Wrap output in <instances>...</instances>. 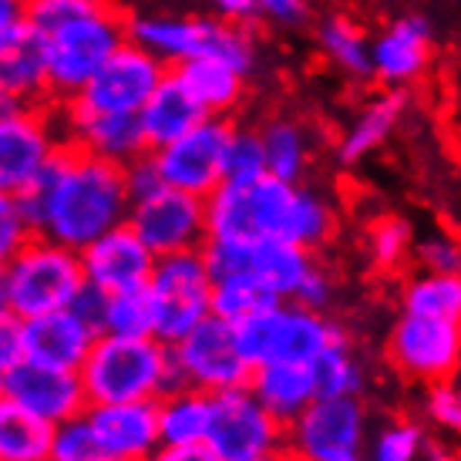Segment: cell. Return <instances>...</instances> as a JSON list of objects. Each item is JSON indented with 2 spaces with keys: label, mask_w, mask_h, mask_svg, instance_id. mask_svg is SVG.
Returning <instances> with one entry per match:
<instances>
[{
  "label": "cell",
  "mask_w": 461,
  "mask_h": 461,
  "mask_svg": "<svg viewBox=\"0 0 461 461\" xmlns=\"http://www.w3.org/2000/svg\"><path fill=\"white\" fill-rule=\"evenodd\" d=\"M125 168L98 155L61 145L34 185L21 195L34 236L81 249L129 216Z\"/></svg>",
  "instance_id": "cell-1"
},
{
  "label": "cell",
  "mask_w": 461,
  "mask_h": 461,
  "mask_svg": "<svg viewBox=\"0 0 461 461\" xmlns=\"http://www.w3.org/2000/svg\"><path fill=\"white\" fill-rule=\"evenodd\" d=\"M337 232V209L303 182L257 176L249 182H219L205 195V240H286L317 253Z\"/></svg>",
  "instance_id": "cell-2"
},
{
  "label": "cell",
  "mask_w": 461,
  "mask_h": 461,
  "mask_svg": "<svg viewBox=\"0 0 461 461\" xmlns=\"http://www.w3.org/2000/svg\"><path fill=\"white\" fill-rule=\"evenodd\" d=\"M41 41L48 95L75 98L88 77L125 44V17L112 0H27V21Z\"/></svg>",
  "instance_id": "cell-3"
},
{
  "label": "cell",
  "mask_w": 461,
  "mask_h": 461,
  "mask_svg": "<svg viewBox=\"0 0 461 461\" xmlns=\"http://www.w3.org/2000/svg\"><path fill=\"white\" fill-rule=\"evenodd\" d=\"M88 404H122V401H155L179 384L168 344L158 337H118L98 333L77 367Z\"/></svg>",
  "instance_id": "cell-4"
},
{
  "label": "cell",
  "mask_w": 461,
  "mask_h": 461,
  "mask_svg": "<svg viewBox=\"0 0 461 461\" xmlns=\"http://www.w3.org/2000/svg\"><path fill=\"white\" fill-rule=\"evenodd\" d=\"M125 38L152 54L158 65L179 68L203 54L226 58L246 75H253L259 65V41L249 24H226L212 14H135L125 21Z\"/></svg>",
  "instance_id": "cell-5"
},
{
  "label": "cell",
  "mask_w": 461,
  "mask_h": 461,
  "mask_svg": "<svg viewBox=\"0 0 461 461\" xmlns=\"http://www.w3.org/2000/svg\"><path fill=\"white\" fill-rule=\"evenodd\" d=\"M232 333H236L240 354L246 357L249 367L267 364V360L310 364L327 347L350 340L347 330L333 317H327L321 310L300 307L294 300H280V303L259 310L246 321L232 323Z\"/></svg>",
  "instance_id": "cell-6"
},
{
  "label": "cell",
  "mask_w": 461,
  "mask_h": 461,
  "mask_svg": "<svg viewBox=\"0 0 461 461\" xmlns=\"http://www.w3.org/2000/svg\"><path fill=\"white\" fill-rule=\"evenodd\" d=\"M4 283H7V307L17 321L38 317L48 310L71 307L77 290L85 286L77 249L31 236L7 263H4Z\"/></svg>",
  "instance_id": "cell-7"
},
{
  "label": "cell",
  "mask_w": 461,
  "mask_h": 461,
  "mask_svg": "<svg viewBox=\"0 0 461 461\" xmlns=\"http://www.w3.org/2000/svg\"><path fill=\"white\" fill-rule=\"evenodd\" d=\"M141 290L152 310V337H158L162 344L179 340L189 327L209 317L212 273L205 267L203 249L155 257L152 273Z\"/></svg>",
  "instance_id": "cell-8"
},
{
  "label": "cell",
  "mask_w": 461,
  "mask_h": 461,
  "mask_svg": "<svg viewBox=\"0 0 461 461\" xmlns=\"http://www.w3.org/2000/svg\"><path fill=\"white\" fill-rule=\"evenodd\" d=\"M371 431V411L364 397L317 394L307 408L286 421L283 451L296 461H337L364 451Z\"/></svg>",
  "instance_id": "cell-9"
},
{
  "label": "cell",
  "mask_w": 461,
  "mask_h": 461,
  "mask_svg": "<svg viewBox=\"0 0 461 461\" xmlns=\"http://www.w3.org/2000/svg\"><path fill=\"white\" fill-rule=\"evenodd\" d=\"M283 441L286 424L276 421L246 384L212 394L205 445L219 461H267L280 455Z\"/></svg>",
  "instance_id": "cell-10"
},
{
  "label": "cell",
  "mask_w": 461,
  "mask_h": 461,
  "mask_svg": "<svg viewBox=\"0 0 461 461\" xmlns=\"http://www.w3.org/2000/svg\"><path fill=\"white\" fill-rule=\"evenodd\" d=\"M387 360L414 384L451 381L461 364V321L401 310L387 333Z\"/></svg>",
  "instance_id": "cell-11"
},
{
  "label": "cell",
  "mask_w": 461,
  "mask_h": 461,
  "mask_svg": "<svg viewBox=\"0 0 461 461\" xmlns=\"http://www.w3.org/2000/svg\"><path fill=\"white\" fill-rule=\"evenodd\" d=\"M172 354V367L179 384L199 387L205 394H219L230 387H243L249 377V364L240 354L232 323L219 321V317H203V321L189 327L179 340L168 344Z\"/></svg>",
  "instance_id": "cell-12"
},
{
  "label": "cell",
  "mask_w": 461,
  "mask_h": 461,
  "mask_svg": "<svg viewBox=\"0 0 461 461\" xmlns=\"http://www.w3.org/2000/svg\"><path fill=\"white\" fill-rule=\"evenodd\" d=\"M230 131V118L203 115L193 129L182 131L179 139L152 149L149 155H152V166L158 172L162 185H172V189H182V193L205 199L222 182Z\"/></svg>",
  "instance_id": "cell-13"
},
{
  "label": "cell",
  "mask_w": 461,
  "mask_h": 461,
  "mask_svg": "<svg viewBox=\"0 0 461 461\" xmlns=\"http://www.w3.org/2000/svg\"><path fill=\"white\" fill-rule=\"evenodd\" d=\"M58 118L38 104H0V193L21 199L58 155Z\"/></svg>",
  "instance_id": "cell-14"
},
{
  "label": "cell",
  "mask_w": 461,
  "mask_h": 461,
  "mask_svg": "<svg viewBox=\"0 0 461 461\" xmlns=\"http://www.w3.org/2000/svg\"><path fill=\"white\" fill-rule=\"evenodd\" d=\"M125 222L141 243L152 249V257L203 249L205 199L172 189V185H155L152 193L131 199Z\"/></svg>",
  "instance_id": "cell-15"
},
{
  "label": "cell",
  "mask_w": 461,
  "mask_h": 461,
  "mask_svg": "<svg viewBox=\"0 0 461 461\" xmlns=\"http://www.w3.org/2000/svg\"><path fill=\"white\" fill-rule=\"evenodd\" d=\"M166 65H158L152 54L141 51L139 44H118L108 54L88 85L77 91L75 102L95 112H115V115H139V108L149 102V95L158 88V81L166 77Z\"/></svg>",
  "instance_id": "cell-16"
},
{
  "label": "cell",
  "mask_w": 461,
  "mask_h": 461,
  "mask_svg": "<svg viewBox=\"0 0 461 461\" xmlns=\"http://www.w3.org/2000/svg\"><path fill=\"white\" fill-rule=\"evenodd\" d=\"M435 65V27L424 14H401L371 38V77L381 88L411 91Z\"/></svg>",
  "instance_id": "cell-17"
},
{
  "label": "cell",
  "mask_w": 461,
  "mask_h": 461,
  "mask_svg": "<svg viewBox=\"0 0 461 461\" xmlns=\"http://www.w3.org/2000/svg\"><path fill=\"white\" fill-rule=\"evenodd\" d=\"M77 259H81L85 283L108 296L141 290L155 263L152 249L131 232L129 222H118L88 246H81Z\"/></svg>",
  "instance_id": "cell-18"
},
{
  "label": "cell",
  "mask_w": 461,
  "mask_h": 461,
  "mask_svg": "<svg viewBox=\"0 0 461 461\" xmlns=\"http://www.w3.org/2000/svg\"><path fill=\"white\" fill-rule=\"evenodd\" d=\"M85 421H88L102 461H149V455L162 445L155 401L88 404Z\"/></svg>",
  "instance_id": "cell-19"
},
{
  "label": "cell",
  "mask_w": 461,
  "mask_h": 461,
  "mask_svg": "<svg viewBox=\"0 0 461 461\" xmlns=\"http://www.w3.org/2000/svg\"><path fill=\"white\" fill-rule=\"evenodd\" d=\"M4 394L48 424L71 421L88 408L77 371H58L31 360H17L4 371Z\"/></svg>",
  "instance_id": "cell-20"
},
{
  "label": "cell",
  "mask_w": 461,
  "mask_h": 461,
  "mask_svg": "<svg viewBox=\"0 0 461 461\" xmlns=\"http://www.w3.org/2000/svg\"><path fill=\"white\" fill-rule=\"evenodd\" d=\"M95 337L98 330L71 307L48 310L21 321V360L58 367V371H77Z\"/></svg>",
  "instance_id": "cell-21"
},
{
  "label": "cell",
  "mask_w": 461,
  "mask_h": 461,
  "mask_svg": "<svg viewBox=\"0 0 461 461\" xmlns=\"http://www.w3.org/2000/svg\"><path fill=\"white\" fill-rule=\"evenodd\" d=\"M61 129L75 149L108 158L115 166H129L131 158L145 155V139L139 129V115H115V112H95L68 98L61 112Z\"/></svg>",
  "instance_id": "cell-22"
},
{
  "label": "cell",
  "mask_w": 461,
  "mask_h": 461,
  "mask_svg": "<svg viewBox=\"0 0 461 461\" xmlns=\"http://www.w3.org/2000/svg\"><path fill=\"white\" fill-rule=\"evenodd\" d=\"M408 91L381 88L377 95H371L344 125V131H340V139H337V162L354 168L360 162H367L371 155L381 152L387 141L401 131L404 118H408Z\"/></svg>",
  "instance_id": "cell-23"
},
{
  "label": "cell",
  "mask_w": 461,
  "mask_h": 461,
  "mask_svg": "<svg viewBox=\"0 0 461 461\" xmlns=\"http://www.w3.org/2000/svg\"><path fill=\"white\" fill-rule=\"evenodd\" d=\"M246 387L283 424L294 421L296 414L317 397L313 367L310 364H296V360H267V364L249 367Z\"/></svg>",
  "instance_id": "cell-24"
},
{
  "label": "cell",
  "mask_w": 461,
  "mask_h": 461,
  "mask_svg": "<svg viewBox=\"0 0 461 461\" xmlns=\"http://www.w3.org/2000/svg\"><path fill=\"white\" fill-rule=\"evenodd\" d=\"M48 95V71L38 34L21 24L0 41V104H38Z\"/></svg>",
  "instance_id": "cell-25"
},
{
  "label": "cell",
  "mask_w": 461,
  "mask_h": 461,
  "mask_svg": "<svg viewBox=\"0 0 461 461\" xmlns=\"http://www.w3.org/2000/svg\"><path fill=\"white\" fill-rule=\"evenodd\" d=\"M176 77L182 81V88L193 95V102L203 108L205 115H219L230 118L246 95V75L243 68H236L226 58H216V54H203V58H193L185 65L176 68Z\"/></svg>",
  "instance_id": "cell-26"
},
{
  "label": "cell",
  "mask_w": 461,
  "mask_h": 461,
  "mask_svg": "<svg viewBox=\"0 0 461 461\" xmlns=\"http://www.w3.org/2000/svg\"><path fill=\"white\" fill-rule=\"evenodd\" d=\"M205 112L193 102V95L182 88L176 75H166L158 81V88L149 95V102L139 108V129L145 139V149L152 152L166 141L179 139L182 131H189Z\"/></svg>",
  "instance_id": "cell-27"
},
{
  "label": "cell",
  "mask_w": 461,
  "mask_h": 461,
  "mask_svg": "<svg viewBox=\"0 0 461 461\" xmlns=\"http://www.w3.org/2000/svg\"><path fill=\"white\" fill-rule=\"evenodd\" d=\"M259 145L267 172L286 182H303L313 166V131L294 115H273L259 125Z\"/></svg>",
  "instance_id": "cell-28"
},
{
  "label": "cell",
  "mask_w": 461,
  "mask_h": 461,
  "mask_svg": "<svg viewBox=\"0 0 461 461\" xmlns=\"http://www.w3.org/2000/svg\"><path fill=\"white\" fill-rule=\"evenodd\" d=\"M317 51L337 75L350 77V81L371 77V34L350 14H323L317 21Z\"/></svg>",
  "instance_id": "cell-29"
},
{
  "label": "cell",
  "mask_w": 461,
  "mask_h": 461,
  "mask_svg": "<svg viewBox=\"0 0 461 461\" xmlns=\"http://www.w3.org/2000/svg\"><path fill=\"white\" fill-rule=\"evenodd\" d=\"M212 414V394L199 387L176 384L162 397H155V418H158V438L162 445H199L209 431Z\"/></svg>",
  "instance_id": "cell-30"
},
{
  "label": "cell",
  "mask_w": 461,
  "mask_h": 461,
  "mask_svg": "<svg viewBox=\"0 0 461 461\" xmlns=\"http://www.w3.org/2000/svg\"><path fill=\"white\" fill-rule=\"evenodd\" d=\"M313 253L286 240H257L249 246V269L257 273L259 280L267 283L269 290L276 294V300H294V294L300 290V283L313 269Z\"/></svg>",
  "instance_id": "cell-31"
},
{
  "label": "cell",
  "mask_w": 461,
  "mask_h": 461,
  "mask_svg": "<svg viewBox=\"0 0 461 461\" xmlns=\"http://www.w3.org/2000/svg\"><path fill=\"white\" fill-rule=\"evenodd\" d=\"M54 424L0 394V461H51Z\"/></svg>",
  "instance_id": "cell-32"
},
{
  "label": "cell",
  "mask_w": 461,
  "mask_h": 461,
  "mask_svg": "<svg viewBox=\"0 0 461 461\" xmlns=\"http://www.w3.org/2000/svg\"><path fill=\"white\" fill-rule=\"evenodd\" d=\"M280 303L276 294L267 283L259 280L253 269H236V273H222L212 276V294H209V313L226 323H240L253 317L259 310Z\"/></svg>",
  "instance_id": "cell-33"
},
{
  "label": "cell",
  "mask_w": 461,
  "mask_h": 461,
  "mask_svg": "<svg viewBox=\"0 0 461 461\" xmlns=\"http://www.w3.org/2000/svg\"><path fill=\"white\" fill-rule=\"evenodd\" d=\"M401 307L404 313L461 321V276L458 273H435V269L411 273L401 286Z\"/></svg>",
  "instance_id": "cell-34"
},
{
  "label": "cell",
  "mask_w": 461,
  "mask_h": 461,
  "mask_svg": "<svg viewBox=\"0 0 461 461\" xmlns=\"http://www.w3.org/2000/svg\"><path fill=\"white\" fill-rule=\"evenodd\" d=\"M310 367H313L317 394L323 397H364V391H367V371L354 354L350 340L327 347L323 354L310 360Z\"/></svg>",
  "instance_id": "cell-35"
},
{
  "label": "cell",
  "mask_w": 461,
  "mask_h": 461,
  "mask_svg": "<svg viewBox=\"0 0 461 461\" xmlns=\"http://www.w3.org/2000/svg\"><path fill=\"white\" fill-rule=\"evenodd\" d=\"M414 226L404 216H377L364 232V249L374 269L397 273L411 259L414 249Z\"/></svg>",
  "instance_id": "cell-36"
},
{
  "label": "cell",
  "mask_w": 461,
  "mask_h": 461,
  "mask_svg": "<svg viewBox=\"0 0 461 461\" xmlns=\"http://www.w3.org/2000/svg\"><path fill=\"white\" fill-rule=\"evenodd\" d=\"M428 428L414 418H391L384 428H377L367 441L360 458L364 461H421L428 448Z\"/></svg>",
  "instance_id": "cell-37"
},
{
  "label": "cell",
  "mask_w": 461,
  "mask_h": 461,
  "mask_svg": "<svg viewBox=\"0 0 461 461\" xmlns=\"http://www.w3.org/2000/svg\"><path fill=\"white\" fill-rule=\"evenodd\" d=\"M102 333H118V337H149L152 333V310L145 300V290H129V294H112L104 300Z\"/></svg>",
  "instance_id": "cell-38"
},
{
  "label": "cell",
  "mask_w": 461,
  "mask_h": 461,
  "mask_svg": "<svg viewBox=\"0 0 461 461\" xmlns=\"http://www.w3.org/2000/svg\"><path fill=\"white\" fill-rule=\"evenodd\" d=\"M267 172L263 162V145H259L257 129L232 125L230 141H226V166H222V182H249Z\"/></svg>",
  "instance_id": "cell-39"
},
{
  "label": "cell",
  "mask_w": 461,
  "mask_h": 461,
  "mask_svg": "<svg viewBox=\"0 0 461 461\" xmlns=\"http://www.w3.org/2000/svg\"><path fill=\"white\" fill-rule=\"evenodd\" d=\"M51 461H102L88 421H85V411L77 418H71V421L54 424Z\"/></svg>",
  "instance_id": "cell-40"
},
{
  "label": "cell",
  "mask_w": 461,
  "mask_h": 461,
  "mask_svg": "<svg viewBox=\"0 0 461 461\" xmlns=\"http://www.w3.org/2000/svg\"><path fill=\"white\" fill-rule=\"evenodd\" d=\"M411 259H418V269H435V273H458L461 249L458 240L448 230H431L424 236H414Z\"/></svg>",
  "instance_id": "cell-41"
},
{
  "label": "cell",
  "mask_w": 461,
  "mask_h": 461,
  "mask_svg": "<svg viewBox=\"0 0 461 461\" xmlns=\"http://www.w3.org/2000/svg\"><path fill=\"white\" fill-rule=\"evenodd\" d=\"M424 418L428 424H435L438 431H458L461 428V394L451 381H435V384H424Z\"/></svg>",
  "instance_id": "cell-42"
},
{
  "label": "cell",
  "mask_w": 461,
  "mask_h": 461,
  "mask_svg": "<svg viewBox=\"0 0 461 461\" xmlns=\"http://www.w3.org/2000/svg\"><path fill=\"white\" fill-rule=\"evenodd\" d=\"M31 236H34V232H31V222H27V216H24L21 199L0 193V269H4V263H7Z\"/></svg>",
  "instance_id": "cell-43"
},
{
  "label": "cell",
  "mask_w": 461,
  "mask_h": 461,
  "mask_svg": "<svg viewBox=\"0 0 461 461\" xmlns=\"http://www.w3.org/2000/svg\"><path fill=\"white\" fill-rule=\"evenodd\" d=\"M333 296H337L333 276L321 267V263H313V269L303 276L300 290L294 294V303H300V307H307V310H321V313H327V310H330V303H333Z\"/></svg>",
  "instance_id": "cell-44"
},
{
  "label": "cell",
  "mask_w": 461,
  "mask_h": 461,
  "mask_svg": "<svg viewBox=\"0 0 461 461\" xmlns=\"http://www.w3.org/2000/svg\"><path fill=\"white\" fill-rule=\"evenodd\" d=\"M257 17L280 27H300L310 17V0H257Z\"/></svg>",
  "instance_id": "cell-45"
},
{
  "label": "cell",
  "mask_w": 461,
  "mask_h": 461,
  "mask_svg": "<svg viewBox=\"0 0 461 461\" xmlns=\"http://www.w3.org/2000/svg\"><path fill=\"white\" fill-rule=\"evenodd\" d=\"M122 168H125V185H129L131 199H135V195L152 193L155 185H162V179H158V172H155L152 155L149 152L139 155V158H131L129 166H122Z\"/></svg>",
  "instance_id": "cell-46"
},
{
  "label": "cell",
  "mask_w": 461,
  "mask_h": 461,
  "mask_svg": "<svg viewBox=\"0 0 461 461\" xmlns=\"http://www.w3.org/2000/svg\"><path fill=\"white\" fill-rule=\"evenodd\" d=\"M205 7L226 24H253L257 21V0H205Z\"/></svg>",
  "instance_id": "cell-47"
},
{
  "label": "cell",
  "mask_w": 461,
  "mask_h": 461,
  "mask_svg": "<svg viewBox=\"0 0 461 461\" xmlns=\"http://www.w3.org/2000/svg\"><path fill=\"white\" fill-rule=\"evenodd\" d=\"M104 300H108V294H102V290H95V286H81L77 290V296L71 300V310H75L77 317H85V321L95 327V330L102 333V313H104Z\"/></svg>",
  "instance_id": "cell-48"
},
{
  "label": "cell",
  "mask_w": 461,
  "mask_h": 461,
  "mask_svg": "<svg viewBox=\"0 0 461 461\" xmlns=\"http://www.w3.org/2000/svg\"><path fill=\"white\" fill-rule=\"evenodd\" d=\"M17 360H21V321L7 313L0 317V367L7 371Z\"/></svg>",
  "instance_id": "cell-49"
},
{
  "label": "cell",
  "mask_w": 461,
  "mask_h": 461,
  "mask_svg": "<svg viewBox=\"0 0 461 461\" xmlns=\"http://www.w3.org/2000/svg\"><path fill=\"white\" fill-rule=\"evenodd\" d=\"M149 461H219L212 448L199 441V445H158L149 455Z\"/></svg>",
  "instance_id": "cell-50"
},
{
  "label": "cell",
  "mask_w": 461,
  "mask_h": 461,
  "mask_svg": "<svg viewBox=\"0 0 461 461\" xmlns=\"http://www.w3.org/2000/svg\"><path fill=\"white\" fill-rule=\"evenodd\" d=\"M27 21V0H0V41Z\"/></svg>",
  "instance_id": "cell-51"
},
{
  "label": "cell",
  "mask_w": 461,
  "mask_h": 461,
  "mask_svg": "<svg viewBox=\"0 0 461 461\" xmlns=\"http://www.w3.org/2000/svg\"><path fill=\"white\" fill-rule=\"evenodd\" d=\"M11 307H7V283H4V269H0V317H7Z\"/></svg>",
  "instance_id": "cell-52"
},
{
  "label": "cell",
  "mask_w": 461,
  "mask_h": 461,
  "mask_svg": "<svg viewBox=\"0 0 461 461\" xmlns=\"http://www.w3.org/2000/svg\"><path fill=\"white\" fill-rule=\"evenodd\" d=\"M267 461H296V458H290L286 451H280V455H273V458H267Z\"/></svg>",
  "instance_id": "cell-53"
},
{
  "label": "cell",
  "mask_w": 461,
  "mask_h": 461,
  "mask_svg": "<svg viewBox=\"0 0 461 461\" xmlns=\"http://www.w3.org/2000/svg\"><path fill=\"white\" fill-rule=\"evenodd\" d=\"M337 461H364L360 455H350V458H337Z\"/></svg>",
  "instance_id": "cell-54"
},
{
  "label": "cell",
  "mask_w": 461,
  "mask_h": 461,
  "mask_svg": "<svg viewBox=\"0 0 461 461\" xmlns=\"http://www.w3.org/2000/svg\"><path fill=\"white\" fill-rule=\"evenodd\" d=\"M0 394H4V367H0Z\"/></svg>",
  "instance_id": "cell-55"
}]
</instances>
